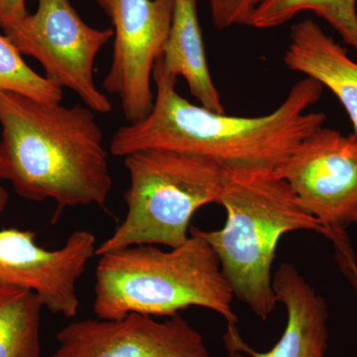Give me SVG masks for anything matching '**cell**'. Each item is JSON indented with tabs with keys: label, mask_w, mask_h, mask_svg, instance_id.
Returning a JSON list of instances; mask_svg holds the SVG:
<instances>
[{
	"label": "cell",
	"mask_w": 357,
	"mask_h": 357,
	"mask_svg": "<svg viewBox=\"0 0 357 357\" xmlns=\"http://www.w3.org/2000/svg\"><path fill=\"white\" fill-rule=\"evenodd\" d=\"M96 236L73 232L62 248L47 249L31 230L0 229V282L38 295L52 314L74 318L79 307L77 282L96 255Z\"/></svg>",
	"instance_id": "9c48e42d"
},
{
	"label": "cell",
	"mask_w": 357,
	"mask_h": 357,
	"mask_svg": "<svg viewBox=\"0 0 357 357\" xmlns=\"http://www.w3.org/2000/svg\"><path fill=\"white\" fill-rule=\"evenodd\" d=\"M57 342L53 357H211L181 314L162 321L140 314L81 319L62 328Z\"/></svg>",
	"instance_id": "30bf717a"
},
{
	"label": "cell",
	"mask_w": 357,
	"mask_h": 357,
	"mask_svg": "<svg viewBox=\"0 0 357 357\" xmlns=\"http://www.w3.org/2000/svg\"><path fill=\"white\" fill-rule=\"evenodd\" d=\"M275 171L326 231L347 230L357 223L356 134L344 135L321 126L305 138Z\"/></svg>",
	"instance_id": "ba28073f"
},
{
	"label": "cell",
	"mask_w": 357,
	"mask_h": 357,
	"mask_svg": "<svg viewBox=\"0 0 357 357\" xmlns=\"http://www.w3.org/2000/svg\"><path fill=\"white\" fill-rule=\"evenodd\" d=\"M124 165L130 178L126 218L98 245V256L140 244L182 245L195 213L220 204L227 178V167L215 160L166 150L128 155Z\"/></svg>",
	"instance_id": "5b68a950"
},
{
	"label": "cell",
	"mask_w": 357,
	"mask_h": 357,
	"mask_svg": "<svg viewBox=\"0 0 357 357\" xmlns=\"http://www.w3.org/2000/svg\"><path fill=\"white\" fill-rule=\"evenodd\" d=\"M96 318L119 319L129 314L172 317L190 307L218 312L236 325L234 293L210 244L190 232L178 248L163 250L140 244L100 256L96 269Z\"/></svg>",
	"instance_id": "277c9868"
},
{
	"label": "cell",
	"mask_w": 357,
	"mask_h": 357,
	"mask_svg": "<svg viewBox=\"0 0 357 357\" xmlns=\"http://www.w3.org/2000/svg\"><path fill=\"white\" fill-rule=\"evenodd\" d=\"M25 0H0V28L7 29L27 15Z\"/></svg>",
	"instance_id": "d6986e66"
},
{
	"label": "cell",
	"mask_w": 357,
	"mask_h": 357,
	"mask_svg": "<svg viewBox=\"0 0 357 357\" xmlns=\"http://www.w3.org/2000/svg\"><path fill=\"white\" fill-rule=\"evenodd\" d=\"M229 357H244L243 354L238 351H229Z\"/></svg>",
	"instance_id": "44dd1931"
},
{
	"label": "cell",
	"mask_w": 357,
	"mask_h": 357,
	"mask_svg": "<svg viewBox=\"0 0 357 357\" xmlns=\"http://www.w3.org/2000/svg\"><path fill=\"white\" fill-rule=\"evenodd\" d=\"M114 26L112 65L102 88L119 98L128 123L153 107L155 64L168 38L176 0H95Z\"/></svg>",
	"instance_id": "52a82bcc"
},
{
	"label": "cell",
	"mask_w": 357,
	"mask_h": 357,
	"mask_svg": "<svg viewBox=\"0 0 357 357\" xmlns=\"http://www.w3.org/2000/svg\"><path fill=\"white\" fill-rule=\"evenodd\" d=\"M227 211L222 229L190 232L203 237L215 251L234 297L267 321L276 307L272 268L281 237L310 230L325 234L307 213L275 168L227 167L220 204Z\"/></svg>",
	"instance_id": "3957f363"
},
{
	"label": "cell",
	"mask_w": 357,
	"mask_h": 357,
	"mask_svg": "<svg viewBox=\"0 0 357 357\" xmlns=\"http://www.w3.org/2000/svg\"><path fill=\"white\" fill-rule=\"evenodd\" d=\"M20 93L43 102H62L63 89L26 64L6 35H0V93Z\"/></svg>",
	"instance_id": "2e32d148"
},
{
	"label": "cell",
	"mask_w": 357,
	"mask_h": 357,
	"mask_svg": "<svg viewBox=\"0 0 357 357\" xmlns=\"http://www.w3.org/2000/svg\"><path fill=\"white\" fill-rule=\"evenodd\" d=\"M197 1L176 0L168 38L156 64L169 76L184 77L201 107L215 114H225L208 69Z\"/></svg>",
	"instance_id": "4fadbf2b"
},
{
	"label": "cell",
	"mask_w": 357,
	"mask_h": 357,
	"mask_svg": "<svg viewBox=\"0 0 357 357\" xmlns=\"http://www.w3.org/2000/svg\"><path fill=\"white\" fill-rule=\"evenodd\" d=\"M325 236L333 243L340 272L357 295V259L347 230L328 229Z\"/></svg>",
	"instance_id": "ac0fdd59"
},
{
	"label": "cell",
	"mask_w": 357,
	"mask_h": 357,
	"mask_svg": "<svg viewBox=\"0 0 357 357\" xmlns=\"http://www.w3.org/2000/svg\"><path fill=\"white\" fill-rule=\"evenodd\" d=\"M211 18L218 29L248 25L251 15L262 0H208Z\"/></svg>",
	"instance_id": "e0dca14e"
},
{
	"label": "cell",
	"mask_w": 357,
	"mask_h": 357,
	"mask_svg": "<svg viewBox=\"0 0 357 357\" xmlns=\"http://www.w3.org/2000/svg\"><path fill=\"white\" fill-rule=\"evenodd\" d=\"M284 64L330 89L344 107L357 135V63L347 49L328 36L318 23L306 20L291 27Z\"/></svg>",
	"instance_id": "7c38bea8"
},
{
	"label": "cell",
	"mask_w": 357,
	"mask_h": 357,
	"mask_svg": "<svg viewBox=\"0 0 357 357\" xmlns=\"http://www.w3.org/2000/svg\"><path fill=\"white\" fill-rule=\"evenodd\" d=\"M36 1V13L4 29V35L21 55L38 61L51 84L74 91L93 112L109 114L112 103L96 86L95 65L98 53L114 38V29L91 27L70 0Z\"/></svg>",
	"instance_id": "8992f818"
},
{
	"label": "cell",
	"mask_w": 357,
	"mask_h": 357,
	"mask_svg": "<svg viewBox=\"0 0 357 357\" xmlns=\"http://www.w3.org/2000/svg\"><path fill=\"white\" fill-rule=\"evenodd\" d=\"M305 10L314 11L328 21L357 53L356 0H262L248 25L256 29H271Z\"/></svg>",
	"instance_id": "9a60e30c"
},
{
	"label": "cell",
	"mask_w": 357,
	"mask_h": 357,
	"mask_svg": "<svg viewBox=\"0 0 357 357\" xmlns=\"http://www.w3.org/2000/svg\"><path fill=\"white\" fill-rule=\"evenodd\" d=\"M277 302L287 312L280 340L266 352L256 351L241 337L236 325H227L223 342L227 351L250 357H326L328 312L326 301L291 263H282L273 275Z\"/></svg>",
	"instance_id": "8fae6325"
},
{
	"label": "cell",
	"mask_w": 357,
	"mask_h": 357,
	"mask_svg": "<svg viewBox=\"0 0 357 357\" xmlns=\"http://www.w3.org/2000/svg\"><path fill=\"white\" fill-rule=\"evenodd\" d=\"M43 309L37 294L0 282V357H41Z\"/></svg>",
	"instance_id": "5bb4252c"
},
{
	"label": "cell",
	"mask_w": 357,
	"mask_h": 357,
	"mask_svg": "<svg viewBox=\"0 0 357 357\" xmlns=\"http://www.w3.org/2000/svg\"><path fill=\"white\" fill-rule=\"evenodd\" d=\"M8 202V192H7L6 188L0 184V213H3Z\"/></svg>",
	"instance_id": "ffe728a7"
},
{
	"label": "cell",
	"mask_w": 357,
	"mask_h": 357,
	"mask_svg": "<svg viewBox=\"0 0 357 357\" xmlns=\"http://www.w3.org/2000/svg\"><path fill=\"white\" fill-rule=\"evenodd\" d=\"M0 180L21 198L59 211L103 206L112 190L109 151L95 112L0 93Z\"/></svg>",
	"instance_id": "7a4b0ae2"
},
{
	"label": "cell",
	"mask_w": 357,
	"mask_h": 357,
	"mask_svg": "<svg viewBox=\"0 0 357 357\" xmlns=\"http://www.w3.org/2000/svg\"><path fill=\"white\" fill-rule=\"evenodd\" d=\"M154 105L142 121L117 129L110 154L126 157L145 150H166L220 162L225 167L276 168L310 134L321 128L323 112H307L319 102L324 86L310 77L293 84L283 102L262 116L215 114L185 100L178 79L155 64Z\"/></svg>",
	"instance_id": "6da1fadb"
}]
</instances>
